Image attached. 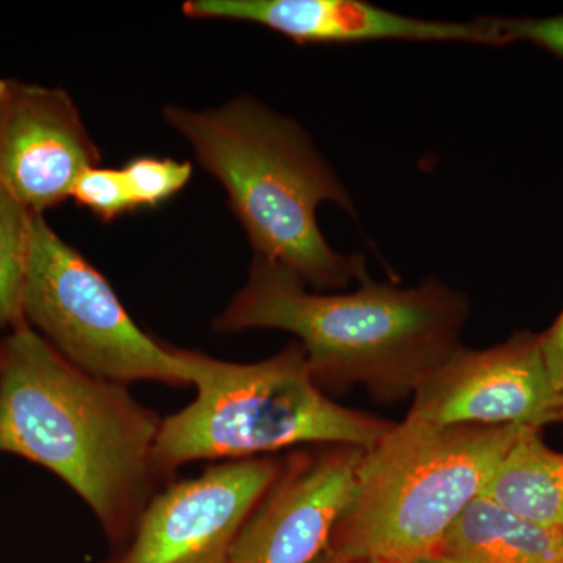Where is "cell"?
Segmentation results:
<instances>
[{
  "mask_svg": "<svg viewBox=\"0 0 563 563\" xmlns=\"http://www.w3.org/2000/svg\"><path fill=\"white\" fill-rule=\"evenodd\" d=\"M162 421L125 385L66 361L27 322L0 340V453L27 459L68 485L113 550L168 485L154 465Z\"/></svg>",
  "mask_w": 563,
  "mask_h": 563,
  "instance_id": "obj_1",
  "label": "cell"
},
{
  "mask_svg": "<svg viewBox=\"0 0 563 563\" xmlns=\"http://www.w3.org/2000/svg\"><path fill=\"white\" fill-rule=\"evenodd\" d=\"M468 318V298L439 280L402 288L366 274L357 290L313 291L276 263L254 257L246 284L213 329L291 333L321 390L363 387L376 401L393 404L412 398L461 346Z\"/></svg>",
  "mask_w": 563,
  "mask_h": 563,
  "instance_id": "obj_2",
  "label": "cell"
},
{
  "mask_svg": "<svg viewBox=\"0 0 563 563\" xmlns=\"http://www.w3.org/2000/svg\"><path fill=\"white\" fill-rule=\"evenodd\" d=\"M162 113L228 192L254 257L276 263L313 291L346 290L368 274L365 257L336 252L322 235V202L336 203L352 218L357 210L298 122L250 96L218 109L168 106Z\"/></svg>",
  "mask_w": 563,
  "mask_h": 563,
  "instance_id": "obj_3",
  "label": "cell"
},
{
  "mask_svg": "<svg viewBox=\"0 0 563 563\" xmlns=\"http://www.w3.org/2000/svg\"><path fill=\"white\" fill-rule=\"evenodd\" d=\"M526 428L396 422L363 453L322 554L368 563L433 558Z\"/></svg>",
  "mask_w": 563,
  "mask_h": 563,
  "instance_id": "obj_4",
  "label": "cell"
},
{
  "mask_svg": "<svg viewBox=\"0 0 563 563\" xmlns=\"http://www.w3.org/2000/svg\"><path fill=\"white\" fill-rule=\"evenodd\" d=\"M181 355L196 398L163 418L154 465L166 484L192 462L239 461L317 444L368 450L396 424L329 398L298 342L254 363L190 350Z\"/></svg>",
  "mask_w": 563,
  "mask_h": 563,
  "instance_id": "obj_5",
  "label": "cell"
},
{
  "mask_svg": "<svg viewBox=\"0 0 563 563\" xmlns=\"http://www.w3.org/2000/svg\"><path fill=\"white\" fill-rule=\"evenodd\" d=\"M22 320L66 361L99 379L191 387L181 347L140 328L109 280L35 214Z\"/></svg>",
  "mask_w": 563,
  "mask_h": 563,
  "instance_id": "obj_6",
  "label": "cell"
},
{
  "mask_svg": "<svg viewBox=\"0 0 563 563\" xmlns=\"http://www.w3.org/2000/svg\"><path fill=\"white\" fill-rule=\"evenodd\" d=\"M284 457L218 462L201 476L172 481L135 528L101 563H232L239 533L282 468Z\"/></svg>",
  "mask_w": 563,
  "mask_h": 563,
  "instance_id": "obj_7",
  "label": "cell"
},
{
  "mask_svg": "<svg viewBox=\"0 0 563 563\" xmlns=\"http://www.w3.org/2000/svg\"><path fill=\"white\" fill-rule=\"evenodd\" d=\"M540 354L539 333L457 347L418 385L404 420L433 426L547 424L555 399Z\"/></svg>",
  "mask_w": 563,
  "mask_h": 563,
  "instance_id": "obj_8",
  "label": "cell"
},
{
  "mask_svg": "<svg viewBox=\"0 0 563 563\" xmlns=\"http://www.w3.org/2000/svg\"><path fill=\"white\" fill-rule=\"evenodd\" d=\"M365 450L346 444L298 448L239 533L232 563H313L350 501Z\"/></svg>",
  "mask_w": 563,
  "mask_h": 563,
  "instance_id": "obj_9",
  "label": "cell"
},
{
  "mask_svg": "<svg viewBox=\"0 0 563 563\" xmlns=\"http://www.w3.org/2000/svg\"><path fill=\"white\" fill-rule=\"evenodd\" d=\"M101 151L62 88L0 79V184L35 214L70 199Z\"/></svg>",
  "mask_w": 563,
  "mask_h": 563,
  "instance_id": "obj_10",
  "label": "cell"
},
{
  "mask_svg": "<svg viewBox=\"0 0 563 563\" xmlns=\"http://www.w3.org/2000/svg\"><path fill=\"white\" fill-rule=\"evenodd\" d=\"M184 13L192 20L252 22L301 46L380 40L504 46L490 18L470 22L421 20L363 0H188Z\"/></svg>",
  "mask_w": 563,
  "mask_h": 563,
  "instance_id": "obj_11",
  "label": "cell"
},
{
  "mask_svg": "<svg viewBox=\"0 0 563 563\" xmlns=\"http://www.w3.org/2000/svg\"><path fill=\"white\" fill-rule=\"evenodd\" d=\"M433 558L448 563H563V532L481 495L451 526Z\"/></svg>",
  "mask_w": 563,
  "mask_h": 563,
  "instance_id": "obj_12",
  "label": "cell"
},
{
  "mask_svg": "<svg viewBox=\"0 0 563 563\" xmlns=\"http://www.w3.org/2000/svg\"><path fill=\"white\" fill-rule=\"evenodd\" d=\"M528 426L493 472L483 496L544 528L563 532V453Z\"/></svg>",
  "mask_w": 563,
  "mask_h": 563,
  "instance_id": "obj_13",
  "label": "cell"
},
{
  "mask_svg": "<svg viewBox=\"0 0 563 563\" xmlns=\"http://www.w3.org/2000/svg\"><path fill=\"white\" fill-rule=\"evenodd\" d=\"M35 213L0 184V329L22 320V290Z\"/></svg>",
  "mask_w": 563,
  "mask_h": 563,
  "instance_id": "obj_14",
  "label": "cell"
},
{
  "mask_svg": "<svg viewBox=\"0 0 563 563\" xmlns=\"http://www.w3.org/2000/svg\"><path fill=\"white\" fill-rule=\"evenodd\" d=\"M139 210L157 209L187 187L192 177L191 162L141 155L121 168Z\"/></svg>",
  "mask_w": 563,
  "mask_h": 563,
  "instance_id": "obj_15",
  "label": "cell"
},
{
  "mask_svg": "<svg viewBox=\"0 0 563 563\" xmlns=\"http://www.w3.org/2000/svg\"><path fill=\"white\" fill-rule=\"evenodd\" d=\"M70 199L102 222H113L122 214L139 210L121 169L99 165L80 174L70 190Z\"/></svg>",
  "mask_w": 563,
  "mask_h": 563,
  "instance_id": "obj_16",
  "label": "cell"
},
{
  "mask_svg": "<svg viewBox=\"0 0 563 563\" xmlns=\"http://www.w3.org/2000/svg\"><path fill=\"white\" fill-rule=\"evenodd\" d=\"M504 43L528 41L563 58V14L551 18H490Z\"/></svg>",
  "mask_w": 563,
  "mask_h": 563,
  "instance_id": "obj_17",
  "label": "cell"
},
{
  "mask_svg": "<svg viewBox=\"0 0 563 563\" xmlns=\"http://www.w3.org/2000/svg\"><path fill=\"white\" fill-rule=\"evenodd\" d=\"M540 354L544 372L555 395L563 393V307L550 329L539 333Z\"/></svg>",
  "mask_w": 563,
  "mask_h": 563,
  "instance_id": "obj_18",
  "label": "cell"
},
{
  "mask_svg": "<svg viewBox=\"0 0 563 563\" xmlns=\"http://www.w3.org/2000/svg\"><path fill=\"white\" fill-rule=\"evenodd\" d=\"M550 422H562L563 424V393L555 396L553 404H551L550 412H548L547 424Z\"/></svg>",
  "mask_w": 563,
  "mask_h": 563,
  "instance_id": "obj_19",
  "label": "cell"
},
{
  "mask_svg": "<svg viewBox=\"0 0 563 563\" xmlns=\"http://www.w3.org/2000/svg\"><path fill=\"white\" fill-rule=\"evenodd\" d=\"M313 563H368L362 561H343V559H333L329 558V555L320 554L317 559H314Z\"/></svg>",
  "mask_w": 563,
  "mask_h": 563,
  "instance_id": "obj_20",
  "label": "cell"
},
{
  "mask_svg": "<svg viewBox=\"0 0 563 563\" xmlns=\"http://www.w3.org/2000/svg\"><path fill=\"white\" fill-rule=\"evenodd\" d=\"M421 563H448V562H444L443 559L431 558V559H428V561H424V562H421Z\"/></svg>",
  "mask_w": 563,
  "mask_h": 563,
  "instance_id": "obj_21",
  "label": "cell"
}]
</instances>
